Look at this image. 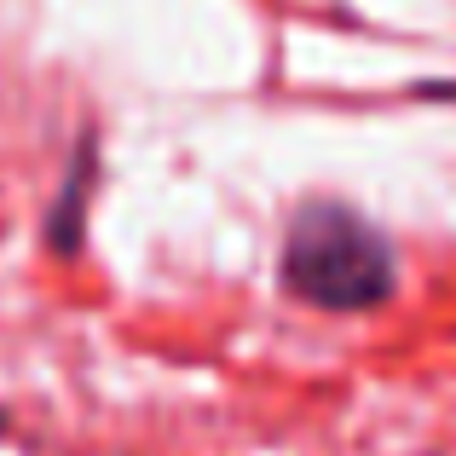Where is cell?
Instances as JSON below:
<instances>
[{"instance_id":"cell-2","label":"cell","mask_w":456,"mask_h":456,"mask_svg":"<svg viewBox=\"0 0 456 456\" xmlns=\"http://www.w3.org/2000/svg\"><path fill=\"white\" fill-rule=\"evenodd\" d=\"M87 191H93V145L81 139L76 156H69V167H64V191H58V202L46 208V243H53L58 255H76V248H81Z\"/></svg>"},{"instance_id":"cell-1","label":"cell","mask_w":456,"mask_h":456,"mask_svg":"<svg viewBox=\"0 0 456 456\" xmlns=\"http://www.w3.org/2000/svg\"><path fill=\"white\" fill-rule=\"evenodd\" d=\"M278 283L289 301L330 312V318L381 312L399 295V248L353 202L312 197L283 225Z\"/></svg>"}]
</instances>
